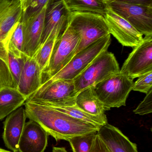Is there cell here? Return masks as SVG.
Masks as SVG:
<instances>
[{
    "label": "cell",
    "mask_w": 152,
    "mask_h": 152,
    "mask_svg": "<svg viewBox=\"0 0 152 152\" xmlns=\"http://www.w3.org/2000/svg\"><path fill=\"white\" fill-rule=\"evenodd\" d=\"M27 117L25 108L21 106L6 117L4 122L2 138L5 146L18 152V144Z\"/></svg>",
    "instance_id": "obj_14"
},
{
    "label": "cell",
    "mask_w": 152,
    "mask_h": 152,
    "mask_svg": "<svg viewBox=\"0 0 152 152\" xmlns=\"http://www.w3.org/2000/svg\"><path fill=\"white\" fill-rule=\"evenodd\" d=\"M111 42V38L109 34L87 46L76 54L61 70L43 83L38 90L31 96L39 94L55 81L74 80L101 53L108 50Z\"/></svg>",
    "instance_id": "obj_2"
},
{
    "label": "cell",
    "mask_w": 152,
    "mask_h": 152,
    "mask_svg": "<svg viewBox=\"0 0 152 152\" xmlns=\"http://www.w3.org/2000/svg\"><path fill=\"white\" fill-rule=\"evenodd\" d=\"M21 58L22 70L17 89L28 100L42 85V72L35 58L23 53Z\"/></svg>",
    "instance_id": "obj_12"
},
{
    "label": "cell",
    "mask_w": 152,
    "mask_h": 152,
    "mask_svg": "<svg viewBox=\"0 0 152 152\" xmlns=\"http://www.w3.org/2000/svg\"><path fill=\"white\" fill-rule=\"evenodd\" d=\"M108 4L143 35H152V7L120 2Z\"/></svg>",
    "instance_id": "obj_9"
},
{
    "label": "cell",
    "mask_w": 152,
    "mask_h": 152,
    "mask_svg": "<svg viewBox=\"0 0 152 152\" xmlns=\"http://www.w3.org/2000/svg\"><path fill=\"white\" fill-rule=\"evenodd\" d=\"M21 1H22V2L24 1H25V0H21Z\"/></svg>",
    "instance_id": "obj_33"
},
{
    "label": "cell",
    "mask_w": 152,
    "mask_h": 152,
    "mask_svg": "<svg viewBox=\"0 0 152 152\" xmlns=\"http://www.w3.org/2000/svg\"><path fill=\"white\" fill-rule=\"evenodd\" d=\"M8 63L11 76L15 87L17 88L22 70V58H18L8 53Z\"/></svg>",
    "instance_id": "obj_25"
},
{
    "label": "cell",
    "mask_w": 152,
    "mask_h": 152,
    "mask_svg": "<svg viewBox=\"0 0 152 152\" xmlns=\"http://www.w3.org/2000/svg\"><path fill=\"white\" fill-rule=\"evenodd\" d=\"M0 152H14L11 151H7V150H4V149H2V148H0Z\"/></svg>",
    "instance_id": "obj_31"
},
{
    "label": "cell",
    "mask_w": 152,
    "mask_h": 152,
    "mask_svg": "<svg viewBox=\"0 0 152 152\" xmlns=\"http://www.w3.org/2000/svg\"><path fill=\"white\" fill-rule=\"evenodd\" d=\"M69 24L81 35L75 55L98 39L110 34L104 17L96 13L71 12Z\"/></svg>",
    "instance_id": "obj_5"
},
{
    "label": "cell",
    "mask_w": 152,
    "mask_h": 152,
    "mask_svg": "<svg viewBox=\"0 0 152 152\" xmlns=\"http://www.w3.org/2000/svg\"><path fill=\"white\" fill-rule=\"evenodd\" d=\"M22 14L21 0H0V40L10 37L15 25L21 20Z\"/></svg>",
    "instance_id": "obj_15"
},
{
    "label": "cell",
    "mask_w": 152,
    "mask_h": 152,
    "mask_svg": "<svg viewBox=\"0 0 152 152\" xmlns=\"http://www.w3.org/2000/svg\"><path fill=\"white\" fill-rule=\"evenodd\" d=\"M46 106L51 107L55 110L68 114L75 118L93 124L99 128V129L101 127L108 123L106 114H104L103 115H99V116L91 115L80 110L76 105L71 106H59V105H46Z\"/></svg>",
    "instance_id": "obj_21"
},
{
    "label": "cell",
    "mask_w": 152,
    "mask_h": 152,
    "mask_svg": "<svg viewBox=\"0 0 152 152\" xmlns=\"http://www.w3.org/2000/svg\"><path fill=\"white\" fill-rule=\"evenodd\" d=\"M134 83L133 79L120 71L94 86V90L106 111L126 106Z\"/></svg>",
    "instance_id": "obj_4"
},
{
    "label": "cell",
    "mask_w": 152,
    "mask_h": 152,
    "mask_svg": "<svg viewBox=\"0 0 152 152\" xmlns=\"http://www.w3.org/2000/svg\"><path fill=\"white\" fill-rule=\"evenodd\" d=\"M120 71L119 65L114 54L105 51L73 80L76 91L78 93L95 86Z\"/></svg>",
    "instance_id": "obj_6"
},
{
    "label": "cell",
    "mask_w": 152,
    "mask_h": 152,
    "mask_svg": "<svg viewBox=\"0 0 152 152\" xmlns=\"http://www.w3.org/2000/svg\"><path fill=\"white\" fill-rule=\"evenodd\" d=\"M25 104L27 118L39 124L48 135L56 140H65L77 136L97 132L99 128L73 118L51 107L27 100Z\"/></svg>",
    "instance_id": "obj_1"
},
{
    "label": "cell",
    "mask_w": 152,
    "mask_h": 152,
    "mask_svg": "<svg viewBox=\"0 0 152 152\" xmlns=\"http://www.w3.org/2000/svg\"><path fill=\"white\" fill-rule=\"evenodd\" d=\"M134 82L132 90L147 94L152 89V71L147 72L138 77Z\"/></svg>",
    "instance_id": "obj_26"
},
{
    "label": "cell",
    "mask_w": 152,
    "mask_h": 152,
    "mask_svg": "<svg viewBox=\"0 0 152 152\" xmlns=\"http://www.w3.org/2000/svg\"><path fill=\"white\" fill-rule=\"evenodd\" d=\"M71 12H90L104 16L109 8L104 0H64Z\"/></svg>",
    "instance_id": "obj_20"
},
{
    "label": "cell",
    "mask_w": 152,
    "mask_h": 152,
    "mask_svg": "<svg viewBox=\"0 0 152 152\" xmlns=\"http://www.w3.org/2000/svg\"><path fill=\"white\" fill-rule=\"evenodd\" d=\"M75 102L77 107L88 114L94 116L105 114L103 105L95 93L94 86L78 93Z\"/></svg>",
    "instance_id": "obj_19"
},
{
    "label": "cell",
    "mask_w": 152,
    "mask_h": 152,
    "mask_svg": "<svg viewBox=\"0 0 152 152\" xmlns=\"http://www.w3.org/2000/svg\"><path fill=\"white\" fill-rule=\"evenodd\" d=\"M104 1L107 4L111 2H120L152 7V0H104Z\"/></svg>",
    "instance_id": "obj_29"
},
{
    "label": "cell",
    "mask_w": 152,
    "mask_h": 152,
    "mask_svg": "<svg viewBox=\"0 0 152 152\" xmlns=\"http://www.w3.org/2000/svg\"><path fill=\"white\" fill-rule=\"evenodd\" d=\"M97 132H93L77 136L70 139V143L73 152H90L94 140Z\"/></svg>",
    "instance_id": "obj_23"
},
{
    "label": "cell",
    "mask_w": 152,
    "mask_h": 152,
    "mask_svg": "<svg viewBox=\"0 0 152 152\" xmlns=\"http://www.w3.org/2000/svg\"><path fill=\"white\" fill-rule=\"evenodd\" d=\"M48 134L34 121L26 122L20 139L19 152H44L48 144Z\"/></svg>",
    "instance_id": "obj_13"
},
{
    "label": "cell",
    "mask_w": 152,
    "mask_h": 152,
    "mask_svg": "<svg viewBox=\"0 0 152 152\" xmlns=\"http://www.w3.org/2000/svg\"><path fill=\"white\" fill-rule=\"evenodd\" d=\"M152 71V35L146 36L125 61L120 72L134 80Z\"/></svg>",
    "instance_id": "obj_8"
},
{
    "label": "cell",
    "mask_w": 152,
    "mask_h": 152,
    "mask_svg": "<svg viewBox=\"0 0 152 152\" xmlns=\"http://www.w3.org/2000/svg\"><path fill=\"white\" fill-rule=\"evenodd\" d=\"M104 17L110 34L123 46L136 47L142 41L143 35L129 22L115 13L109 7Z\"/></svg>",
    "instance_id": "obj_10"
},
{
    "label": "cell",
    "mask_w": 152,
    "mask_h": 152,
    "mask_svg": "<svg viewBox=\"0 0 152 152\" xmlns=\"http://www.w3.org/2000/svg\"><path fill=\"white\" fill-rule=\"evenodd\" d=\"M53 152H68L64 147H53Z\"/></svg>",
    "instance_id": "obj_30"
},
{
    "label": "cell",
    "mask_w": 152,
    "mask_h": 152,
    "mask_svg": "<svg viewBox=\"0 0 152 152\" xmlns=\"http://www.w3.org/2000/svg\"><path fill=\"white\" fill-rule=\"evenodd\" d=\"M45 8L36 15L21 21L23 31L22 53L30 58H34L40 48Z\"/></svg>",
    "instance_id": "obj_11"
},
{
    "label": "cell",
    "mask_w": 152,
    "mask_h": 152,
    "mask_svg": "<svg viewBox=\"0 0 152 152\" xmlns=\"http://www.w3.org/2000/svg\"><path fill=\"white\" fill-rule=\"evenodd\" d=\"M73 80L55 81L37 95L27 100L44 105L71 106L76 105L77 94Z\"/></svg>",
    "instance_id": "obj_7"
},
{
    "label": "cell",
    "mask_w": 152,
    "mask_h": 152,
    "mask_svg": "<svg viewBox=\"0 0 152 152\" xmlns=\"http://www.w3.org/2000/svg\"><path fill=\"white\" fill-rule=\"evenodd\" d=\"M90 152H112V151L101 140L97 134L93 142Z\"/></svg>",
    "instance_id": "obj_28"
},
{
    "label": "cell",
    "mask_w": 152,
    "mask_h": 152,
    "mask_svg": "<svg viewBox=\"0 0 152 152\" xmlns=\"http://www.w3.org/2000/svg\"><path fill=\"white\" fill-rule=\"evenodd\" d=\"M2 87L1 86V80H0V89H1V88Z\"/></svg>",
    "instance_id": "obj_32"
},
{
    "label": "cell",
    "mask_w": 152,
    "mask_h": 152,
    "mask_svg": "<svg viewBox=\"0 0 152 152\" xmlns=\"http://www.w3.org/2000/svg\"><path fill=\"white\" fill-rule=\"evenodd\" d=\"M80 39V33L70 26L68 22L55 42L49 64L42 74V84L56 75L71 60L76 54Z\"/></svg>",
    "instance_id": "obj_3"
},
{
    "label": "cell",
    "mask_w": 152,
    "mask_h": 152,
    "mask_svg": "<svg viewBox=\"0 0 152 152\" xmlns=\"http://www.w3.org/2000/svg\"><path fill=\"white\" fill-rule=\"evenodd\" d=\"M27 99L17 88L3 87L0 89V120L22 106Z\"/></svg>",
    "instance_id": "obj_18"
},
{
    "label": "cell",
    "mask_w": 152,
    "mask_h": 152,
    "mask_svg": "<svg viewBox=\"0 0 152 152\" xmlns=\"http://www.w3.org/2000/svg\"><path fill=\"white\" fill-rule=\"evenodd\" d=\"M49 0H25L22 2L23 14L21 21L40 12L46 7Z\"/></svg>",
    "instance_id": "obj_24"
},
{
    "label": "cell",
    "mask_w": 152,
    "mask_h": 152,
    "mask_svg": "<svg viewBox=\"0 0 152 152\" xmlns=\"http://www.w3.org/2000/svg\"><path fill=\"white\" fill-rule=\"evenodd\" d=\"M23 45V26L21 20L15 25L9 42L8 52L13 56L21 58Z\"/></svg>",
    "instance_id": "obj_22"
},
{
    "label": "cell",
    "mask_w": 152,
    "mask_h": 152,
    "mask_svg": "<svg viewBox=\"0 0 152 152\" xmlns=\"http://www.w3.org/2000/svg\"><path fill=\"white\" fill-rule=\"evenodd\" d=\"M144 100L134 110L135 114L140 115H147L152 112V89L147 94Z\"/></svg>",
    "instance_id": "obj_27"
},
{
    "label": "cell",
    "mask_w": 152,
    "mask_h": 152,
    "mask_svg": "<svg viewBox=\"0 0 152 152\" xmlns=\"http://www.w3.org/2000/svg\"><path fill=\"white\" fill-rule=\"evenodd\" d=\"M97 134L112 152H138L137 145L112 125L107 123L99 129Z\"/></svg>",
    "instance_id": "obj_16"
},
{
    "label": "cell",
    "mask_w": 152,
    "mask_h": 152,
    "mask_svg": "<svg viewBox=\"0 0 152 152\" xmlns=\"http://www.w3.org/2000/svg\"><path fill=\"white\" fill-rule=\"evenodd\" d=\"M71 12L64 0H49L46 6L40 48L62 18L70 15Z\"/></svg>",
    "instance_id": "obj_17"
}]
</instances>
